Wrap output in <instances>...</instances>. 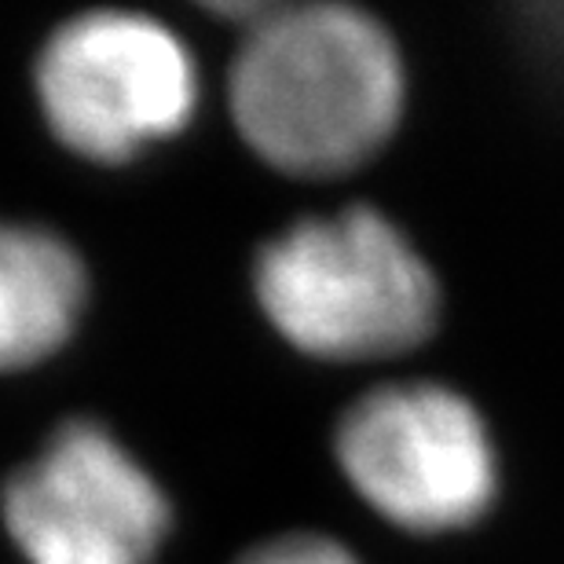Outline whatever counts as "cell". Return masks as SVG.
<instances>
[{
  "mask_svg": "<svg viewBox=\"0 0 564 564\" xmlns=\"http://www.w3.org/2000/svg\"><path fill=\"white\" fill-rule=\"evenodd\" d=\"M334 451L359 499L403 532H458L499 495V458L480 411L433 381L367 392L345 411Z\"/></svg>",
  "mask_w": 564,
  "mask_h": 564,
  "instance_id": "4",
  "label": "cell"
},
{
  "mask_svg": "<svg viewBox=\"0 0 564 564\" xmlns=\"http://www.w3.org/2000/svg\"><path fill=\"white\" fill-rule=\"evenodd\" d=\"M228 104L242 140L286 176H341L375 158L403 115L392 33L352 4H268L242 26Z\"/></svg>",
  "mask_w": 564,
  "mask_h": 564,
  "instance_id": "1",
  "label": "cell"
},
{
  "mask_svg": "<svg viewBox=\"0 0 564 564\" xmlns=\"http://www.w3.org/2000/svg\"><path fill=\"white\" fill-rule=\"evenodd\" d=\"M33 82L55 140L104 165H121L176 137L198 104L187 44L165 22L118 8L55 26Z\"/></svg>",
  "mask_w": 564,
  "mask_h": 564,
  "instance_id": "3",
  "label": "cell"
},
{
  "mask_svg": "<svg viewBox=\"0 0 564 564\" xmlns=\"http://www.w3.org/2000/svg\"><path fill=\"white\" fill-rule=\"evenodd\" d=\"M26 564H154L169 528L165 491L93 419L63 422L0 495Z\"/></svg>",
  "mask_w": 564,
  "mask_h": 564,
  "instance_id": "5",
  "label": "cell"
},
{
  "mask_svg": "<svg viewBox=\"0 0 564 564\" xmlns=\"http://www.w3.org/2000/svg\"><path fill=\"white\" fill-rule=\"evenodd\" d=\"M253 293L293 348L341 364L400 356L440 323L425 257L370 206L279 231L253 261Z\"/></svg>",
  "mask_w": 564,
  "mask_h": 564,
  "instance_id": "2",
  "label": "cell"
},
{
  "mask_svg": "<svg viewBox=\"0 0 564 564\" xmlns=\"http://www.w3.org/2000/svg\"><path fill=\"white\" fill-rule=\"evenodd\" d=\"M235 564H359V561L337 539L315 532H290L253 546L250 554H242Z\"/></svg>",
  "mask_w": 564,
  "mask_h": 564,
  "instance_id": "7",
  "label": "cell"
},
{
  "mask_svg": "<svg viewBox=\"0 0 564 564\" xmlns=\"http://www.w3.org/2000/svg\"><path fill=\"white\" fill-rule=\"evenodd\" d=\"M88 304L85 261L63 235L0 220V375L37 367L70 341Z\"/></svg>",
  "mask_w": 564,
  "mask_h": 564,
  "instance_id": "6",
  "label": "cell"
}]
</instances>
